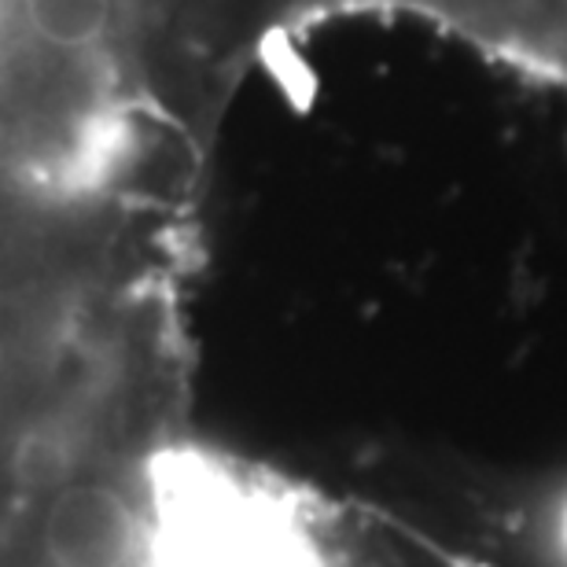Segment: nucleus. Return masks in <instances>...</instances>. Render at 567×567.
<instances>
[{"instance_id": "f03ea898", "label": "nucleus", "mask_w": 567, "mask_h": 567, "mask_svg": "<svg viewBox=\"0 0 567 567\" xmlns=\"http://www.w3.org/2000/svg\"><path fill=\"white\" fill-rule=\"evenodd\" d=\"M137 524L107 486H71L44 519V549L60 567H122L130 560Z\"/></svg>"}, {"instance_id": "7ed1b4c3", "label": "nucleus", "mask_w": 567, "mask_h": 567, "mask_svg": "<svg viewBox=\"0 0 567 567\" xmlns=\"http://www.w3.org/2000/svg\"><path fill=\"white\" fill-rule=\"evenodd\" d=\"M30 30L60 49H82L104 38L111 0H22Z\"/></svg>"}, {"instance_id": "f257e3e1", "label": "nucleus", "mask_w": 567, "mask_h": 567, "mask_svg": "<svg viewBox=\"0 0 567 567\" xmlns=\"http://www.w3.org/2000/svg\"><path fill=\"white\" fill-rule=\"evenodd\" d=\"M442 30L567 89V0H410Z\"/></svg>"}, {"instance_id": "20e7f679", "label": "nucleus", "mask_w": 567, "mask_h": 567, "mask_svg": "<svg viewBox=\"0 0 567 567\" xmlns=\"http://www.w3.org/2000/svg\"><path fill=\"white\" fill-rule=\"evenodd\" d=\"M0 372H4V343H0Z\"/></svg>"}]
</instances>
